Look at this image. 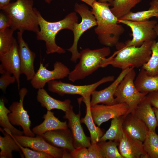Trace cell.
<instances>
[{"label":"cell","instance_id":"1","mask_svg":"<svg viewBox=\"0 0 158 158\" xmlns=\"http://www.w3.org/2000/svg\"><path fill=\"white\" fill-rule=\"evenodd\" d=\"M109 6L108 3L96 1L93 3L91 11L96 20L97 25L94 30L100 43L111 47L119 42L125 29L118 23V19L112 13Z\"/></svg>","mask_w":158,"mask_h":158},{"label":"cell","instance_id":"2","mask_svg":"<svg viewBox=\"0 0 158 158\" xmlns=\"http://www.w3.org/2000/svg\"><path fill=\"white\" fill-rule=\"evenodd\" d=\"M155 40L144 42L141 46L125 47L118 42L115 46L117 51L104 62V67L109 65L122 70L133 67H142L149 60L152 46Z\"/></svg>","mask_w":158,"mask_h":158},{"label":"cell","instance_id":"3","mask_svg":"<svg viewBox=\"0 0 158 158\" xmlns=\"http://www.w3.org/2000/svg\"><path fill=\"white\" fill-rule=\"evenodd\" d=\"M36 11L40 28L39 31L36 33V38L45 42L47 54L65 53V50L56 44L55 37L61 30L67 29L73 31L75 24L78 23L77 13L71 12L60 20L51 22L45 20L36 8Z\"/></svg>","mask_w":158,"mask_h":158},{"label":"cell","instance_id":"4","mask_svg":"<svg viewBox=\"0 0 158 158\" xmlns=\"http://www.w3.org/2000/svg\"><path fill=\"white\" fill-rule=\"evenodd\" d=\"M34 0H16L10 3L2 10L9 18L10 28L23 32L28 31L35 33L40 29Z\"/></svg>","mask_w":158,"mask_h":158},{"label":"cell","instance_id":"5","mask_svg":"<svg viewBox=\"0 0 158 158\" xmlns=\"http://www.w3.org/2000/svg\"><path fill=\"white\" fill-rule=\"evenodd\" d=\"M111 53L109 47L95 49L86 48L80 52L79 61L68 76L73 82L82 80L92 74L100 67L103 68L104 61Z\"/></svg>","mask_w":158,"mask_h":158},{"label":"cell","instance_id":"6","mask_svg":"<svg viewBox=\"0 0 158 158\" xmlns=\"http://www.w3.org/2000/svg\"><path fill=\"white\" fill-rule=\"evenodd\" d=\"M131 67L118 85L114 93L116 103H125L131 113L138 105L146 97L147 94L139 92L134 83L136 72Z\"/></svg>","mask_w":158,"mask_h":158},{"label":"cell","instance_id":"7","mask_svg":"<svg viewBox=\"0 0 158 158\" xmlns=\"http://www.w3.org/2000/svg\"><path fill=\"white\" fill-rule=\"evenodd\" d=\"M118 21L129 27L132 32V38L125 42V47H139L144 42L155 40L157 37L154 30L157 24L156 20L137 21L118 19Z\"/></svg>","mask_w":158,"mask_h":158},{"label":"cell","instance_id":"8","mask_svg":"<svg viewBox=\"0 0 158 158\" xmlns=\"http://www.w3.org/2000/svg\"><path fill=\"white\" fill-rule=\"evenodd\" d=\"M74 10L78 13L82 18L80 23L75 24L73 31V41L72 45L66 50L71 53V60L75 63L79 59L80 53L77 48L79 40L83 34L87 30L97 25L95 17L91 11L84 4L76 3L74 5Z\"/></svg>","mask_w":158,"mask_h":158},{"label":"cell","instance_id":"9","mask_svg":"<svg viewBox=\"0 0 158 158\" xmlns=\"http://www.w3.org/2000/svg\"><path fill=\"white\" fill-rule=\"evenodd\" d=\"M114 76L103 77L94 83L85 85H75L56 80L48 82V89L50 92L56 93L61 96L65 95H78L85 97L91 96L99 86L107 82L113 81Z\"/></svg>","mask_w":158,"mask_h":158},{"label":"cell","instance_id":"10","mask_svg":"<svg viewBox=\"0 0 158 158\" xmlns=\"http://www.w3.org/2000/svg\"><path fill=\"white\" fill-rule=\"evenodd\" d=\"M28 92L27 89L23 87L19 91V102H13L9 107L10 112L8 114L10 121L13 125L20 126L25 135L34 137L35 134L30 129L31 121L28 111L24 108L23 101Z\"/></svg>","mask_w":158,"mask_h":158},{"label":"cell","instance_id":"11","mask_svg":"<svg viewBox=\"0 0 158 158\" xmlns=\"http://www.w3.org/2000/svg\"><path fill=\"white\" fill-rule=\"evenodd\" d=\"M70 72L68 68L61 62H55L54 64V69L52 70L47 69L40 62L39 68L30 83L35 89L43 88L49 81L63 79L68 76Z\"/></svg>","mask_w":158,"mask_h":158},{"label":"cell","instance_id":"12","mask_svg":"<svg viewBox=\"0 0 158 158\" xmlns=\"http://www.w3.org/2000/svg\"><path fill=\"white\" fill-rule=\"evenodd\" d=\"M129 107L125 103L111 105L96 104L91 107L92 118L99 127L109 120L128 114Z\"/></svg>","mask_w":158,"mask_h":158},{"label":"cell","instance_id":"13","mask_svg":"<svg viewBox=\"0 0 158 158\" xmlns=\"http://www.w3.org/2000/svg\"><path fill=\"white\" fill-rule=\"evenodd\" d=\"M0 73L7 72L14 75L16 79L18 89L20 86L21 74L18 43L16 40L11 48L5 53L0 54Z\"/></svg>","mask_w":158,"mask_h":158},{"label":"cell","instance_id":"14","mask_svg":"<svg viewBox=\"0 0 158 158\" xmlns=\"http://www.w3.org/2000/svg\"><path fill=\"white\" fill-rule=\"evenodd\" d=\"M13 135L22 146L38 152L45 153L53 158H62L64 149L53 146L47 142L40 135L36 137L27 136Z\"/></svg>","mask_w":158,"mask_h":158},{"label":"cell","instance_id":"15","mask_svg":"<svg viewBox=\"0 0 158 158\" xmlns=\"http://www.w3.org/2000/svg\"><path fill=\"white\" fill-rule=\"evenodd\" d=\"M23 32L18 31L17 33L21 73L25 76L27 80H31L36 73L34 66L36 54L30 49L28 43L24 40Z\"/></svg>","mask_w":158,"mask_h":158},{"label":"cell","instance_id":"16","mask_svg":"<svg viewBox=\"0 0 158 158\" xmlns=\"http://www.w3.org/2000/svg\"><path fill=\"white\" fill-rule=\"evenodd\" d=\"M65 113L63 117L68 121V126L72 133L75 148L80 147L88 148L91 144L90 138L85 135L81 125L80 112L75 114L72 107Z\"/></svg>","mask_w":158,"mask_h":158},{"label":"cell","instance_id":"17","mask_svg":"<svg viewBox=\"0 0 158 158\" xmlns=\"http://www.w3.org/2000/svg\"><path fill=\"white\" fill-rule=\"evenodd\" d=\"M118 148L123 158H149L144 150L143 142L131 137L123 131Z\"/></svg>","mask_w":158,"mask_h":158},{"label":"cell","instance_id":"18","mask_svg":"<svg viewBox=\"0 0 158 158\" xmlns=\"http://www.w3.org/2000/svg\"><path fill=\"white\" fill-rule=\"evenodd\" d=\"M40 136L53 146L70 152L75 148L72 133L68 128L48 131Z\"/></svg>","mask_w":158,"mask_h":158},{"label":"cell","instance_id":"19","mask_svg":"<svg viewBox=\"0 0 158 158\" xmlns=\"http://www.w3.org/2000/svg\"><path fill=\"white\" fill-rule=\"evenodd\" d=\"M130 68L122 70L117 78L107 87L101 90L94 91L91 95V106L100 103L107 105L116 104L114 96L115 91L118 85Z\"/></svg>","mask_w":158,"mask_h":158},{"label":"cell","instance_id":"20","mask_svg":"<svg viewBox=\"0 0 158 158\" xmlns=\"http://www.w3.org/2000/svg\"><path fill=\"white\" fill-rule=\"evenodd\" d=\"M122 128L123 131L129 135L142 142L149 131L145 123L131 113L125 116Z\"/></svg>","mask_w":158,"mask_h":158},{"label":"cell","instance_id":"21","mask_svg":"<svg viewBox=\"0 0 158 158\" xmlns=\"http://www.w3.org/2000/svg\"><path fill=\"white\" fill-rule=\"evenodd\" d=\"M152 107L146 96L131 113L143 121L150 130L155 132L157 122Z\"/></svg>","mask_w":158,"mask_h":158},{"label":"cell","instance_id":"22","mask_svg":"<svg viewBox=\"0 0 158 158\" xmlns=\"http://www.w3.org/2000/svg\"><path fill=\"white\" fill-rule=\"evenodd\" d=\"M36 99L41 105L47 111L56 109L65 112L72 107L69 99L63 101L56 99L50 96L44 88L38 89Z\"/></svg>","mask_w":158,"mask_h":158},{"label":"cell","instance_id":"23","mask_svg":"<svg viewBox=\"0 0 158 158\" xmlns=\"http://www.w3.org/2000/svg\"><path fill=\"white\" fill-rule=\"evenodd\" d=\"M43 118L44 119L43 122L32 130L35 134L40 135L48 131L68 128L66 122L60 121L51 111H47Z\"/></svg>","mask_w":158,"mask_h":158},{"label":"cell","instance_id":"24","mask_svg":"<svg viewBox=\"0 0 158 158\" xmlns=\"http://www.w3.org/2000/svg\"><path fill=\"white\" fill-rule=\"evenodd\" d=\"M81 100L85 104L86 113L85 117L80 119L81 123H84L89 130L91 143H98L104 133L99 127L96 125L92 117L90 105V96L82 97Z\"/></svg>","mask_w":158,"mask_h":158},{"label":"cell","instance_id":"25","mask_svg":"<svg viewBox=\"0 0 158 158\" xmlns=\"http://www.w3.org/2000/svg\"><path fill=\"white\" fill-rule=\"evenodd\" d=\"M134 83L140 92L148 94L158 91V75H149L142 68L135 80Z\"/></svg>","mask_w":158,"mask_h":158},{"label":"cell","instance_id":"26","mask_svg":"<svg viewBox=\"0 0 158 158\" xmlns=\"http://www.w3.org/2000/svg\"><path fill=\"white\" fill-rule=\"evenodd\" d=\"M147 10L135 12L131 11L122 18L118 19L141 21L149 20L153 17L158 18V0H152Z\"/></svg>","mask_w":158,"mask_h":158},{"label":"cell","instance_id":"27","mask_svg":"<svg viewBox=\"0 0 158 158\" xmlns=\"http://www.w3.org/2000/svg\"><path fill=\"white\" fill-rule=\"evenodd\" d=\"M0 130L4 135L3 137L0 136V158H12L13 151L19 152L21 153V150L12 136L4 129L0 128Z\"/></svg>","mask_w":158,"mask_h":158},{"label":"cell","instance_id":"28","mask_svg":"<svg viewBox=\"0 0 158 158\" xmlns=\"http://www.w3.org/2000/svg\"><path fill=\"white\" fill-rule=\"evenodd\" d=\"M126 115L112 119L110 126L99 141L111 140L119 142L123 132V123Z\"/></svg>","mask_w":158,"mask_h":158},{"label":"cell","instance_id":"29","mask_svg":"<svg viewBox=\"0 0 158 158\" xmlns=\"http://www.w3.org/2000/svg\"><path fill=\"white\" fill-rule=\"evenodd\" d=\"M143 0H114L111 10L119 19L131 11V10Z\"/></svg>","mask_w":158,"mask_h":158},{"label":"cell","instance_id":"30","mask_svg":"<svg viewBox=\"0 0 158 158\" xmlns=\"http://www.w3.org/2000/svg\"><path fill=\"white\" fill-rule=\"evenodd\" d=\"M154 30L157 36V40L154 41L152 46L151 57L148 61L142 68L149 75H158V24Z\"/></svg>","mask_w":158,"mask_h":158},{"label":"cell","instance_id":"31","mask_svg":"<svg viewBox=\"0 0 158 158\" xmlns=\"http://www.w3.org/2000/svg\"><path fill=\"white\" fill-rule=\"evenodd\" d=\"M144 151L149 158H158V135L150 130L143 142Z\"/></svg>","mask_w":158,"mask_h":158},{"label":"cell","instance_id":"32","mask_svg":"<svg viewBox=\"0 0 158 158\" xmlns=\"http://www.w3.org/2000/svg\"><path fill=\"white\" fill-rule=\"evenodd\" d=\"M5 102L3 99L0 100V125L3 129H8L13 135H22L24 134L21 131L15 127L11 123L8 116L10 112V110L5 106Z\"/></svg>","mask_w":158,"mask_h":158},{"label":"cell","instance_id":"33","mask_svg":"<svg viewBox=\"0 0 158 158\" xmlns=\"http://www.w3.org/2000/svg\"><path fill=\"white\" fill-rule=\"evenodd\" d=\"M119 142L111 140L99 141L98 145L103 158H123L118 147Z\"/></svg>","mask_w":158,"mask_h":158},{"label":"cell","instance_id":"34","mask_svg":"<svg viewBox=\"0 0 158 158\" xmlns=\"http://www.w3.org/2000/svg\"><path fill=\"white\" fill-rule=\"evenodd\" d=\"M14 31L8 28L0 32V54L6 52L13 45L16 40L13 35Z\"/></svg>","mask_w":158,"mask_h":158},{"label":"cell","instance_id":"35","mask_svg":"<svg viewBox=\"0 0 158 158\" xmlns=\"http://www.w3.org/2000/svg\"><path fill=\"white\" fill-rule=\"evenodd\" d=\"M4 130L9 133L14 138L25 158H53L51 155L47 153L34 150L25 147L20 145L13 137V134L8 129Z\"/></svg>","mask_w":158,"mask_h":158},{"label":"cell","instance_id":"36","mask_svg":"<svg viewBox=\"0 0 158 158\" xmlns=\"http://www.w3.org/2000/svg\"><path fill=\"white\" fill-rule=\"evenodd\" d=\"M16 81L15 77L12 74L5 72L1 74L0 77V89L5 93L7 87Z\"/></svg>","mask_w":158,"mask_h":158},{"label":"cell","instance_id":"37","mask_svg":"<svg viewBox=\"0 0 158 158\" xmlns=\"http://www.w3.org/2000/svg\"><path fill=\"white\" fill-rule=\"evenodd\" d=\"M87 150L89 158H103L98 142H91Z\"/></svg>","mask_w":158,"mask_h":158},{"label":"cell","instance_id":"38","mask_svg":"<svg viewBox=\"0 0 158 158\" xmlns=\"http://www.w3.org/2000/svg\"><path fill=\"white\" fill-rule=\"evenodd\" d=\"M72 158H89L87 147H79L76 148L71 152Z\"/></svg>","mask_w":158,"mask_h":158},{"label":"cell","instance_id":"39","mask_svg":"<svg viewBox=\"0 0 158 158\" xmlns=\"http://www.w3.org/2000/svg\"><path fill=\"white\" fill-rule=\"evenodd\" d=\"M10 19L3 11L0 12V32H2L11 26Z\"/></svg>","mask_w":158,"mask_h":158},{"label":"cell","instance_id":"40","mask_svg":"<svg viewBox=\"0 0 158 158\" xmlns=\"http://www.w3.org/2000/svg\"><path fill=\"white\" fill-rule=\"evenodd\" d=\"M146 97L152 106L158 109V91L149 92Z\"/></svg>","mask_w":158,"mask_h":158},{"label":"cell","instance_id":"41","mask_svg":"<svg viewBox=\"0 0 158 158\" xmlns=\"http://www.w3.org/2000/svg\"><path fill=\"white\" fill-rule=\"evenodd\" d=\"M11 0H0V9L3 10L10 3Z\"/></svg>","mask_w":158,"mask_h":158},{"label":"cell","instance_id":"42","mask_svg":"<svg viewBox=\"0 0 158 158\" xmlns=\"http://www.w3.org/2000/svg\"><path fill=\"white\" fill-rule=\"evenodd\" d=\"M81 1H82L83 2H84L86 4L88 5H89L91 7L92 6V5L93 3L95 1H96V0H80Z\"/></svg>","mask_w":158,"mask_h":158},{"label":"cell","instance_id":"43","mask_svg":"<svg viewBox=\"0 0 158 158\" xmlns=\"http://www.w3.org/2000/svg\"><path fill=\"white\" fill-rule=\"evenodd\" d=\"M113 0H98V1L102 3H108L110 4L111 6Z\"/></svg>","mask_w":158,"mask_h":158},{"label":"cell","instance_id":"44","mask_svg":"<svg viewBox=\"0 0 158 158\" xmlns=\"http://www.w3.org/2000/svg\"><path fill=\"white\" fill-rule=\"evenodd\" d=\"M153 108L156 116V118L157 122V127H158V109L154 107H153Z\"/></svg>","mask_w":158,"mask_h":158},{"label":"cell","instance_id":"45","mask_svg":"<svg viewBox=\"0 0 158 158\" xmlns=\"http://www.w3.org/2000/svg\"><path fill=\"white\" fill-rule=\"evenodd\" d=\"M53 0H44L45 2L48 4H50L51 3Z\"/></svg>","mask_w":158,"mask_h":158},{"label":"cell","instance_id":"46","mask_svg":"<svg viewBox=\"0 0 158 158\" xmlns=\"http://www.w3.org/2000/svg\"></svg>","mask_w":158,"mask_h":158}]
</instances>
